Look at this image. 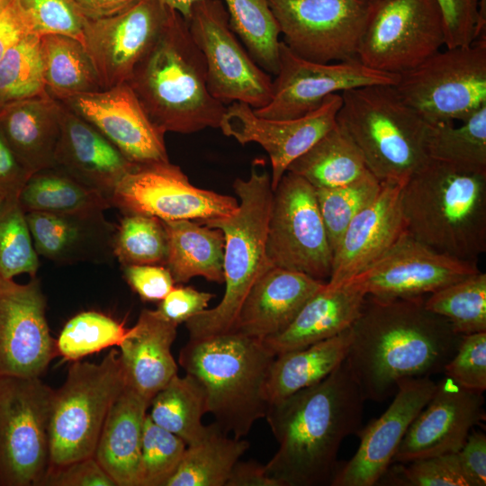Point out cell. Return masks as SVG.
Returning a JSON list of instances; mask_svg holds the SVG:
<instances>
[{
  "label": "cell",
  "mask_w": 486,
  "mask_h": 486,
  "mask_svg": "<svg viewBox=\"0 0 486 486\" xmlns=\"http://www.w3.org/2000/svg\"><path fill=\"white\" fill-rule=\"evenodd\" d=\"M461 122L428 124V158L464 171L486 172V104Z\"/></svg>",
  "instance_id": "obj_39"
},
{
  "label": "cell",
  "mask_w": 486,
  "mask_h": 486,
  "mask_svg": "<svg viewBox=\"0 0 486 486\" xmlns=\"http://www.w3.org/2000/svg\"><path fill=\"white\" fill-rule=\"evenodd\" d=\"M213 297L211 292L190 286H175L160 301L157 310L166 320L178 326L208 309Z\"/></svg>",
  "instance_id": "obj_54"
},
{
  "label": "cell",
  "mask_w": 486,
  "mask_h": 486,
  "mask_svg": "<svg viewBox=\"0 0 486 486\" xmlns=\"http://www.w3.org/2000/svg\"><path fill=\"white\" fill-rule=\"evenodd\" d=\"M124 275L130 288L144 302H160L176 284L169 270L158 265L127 266Z\"/></svg>",
  "instance_id": "obj_53"
},
{
  "label": "cell",
  "mask_w": 486,
  "mask_h": 486,
  "mask_svg": "<svg viewBox=\"0 0 486 486\" xmlns=\"http://www.w3.org/2000/svg\"><path fill=\"white\" fill-rule=\"evenodd\" d=\"M127 84L150 121L165 134L219 128L226 110L210 93L203 55L187 22L175 10Z\"/></svg>",
  "instance_id": "obj_3"
},
{
  "label": "cell",
  "mask_w": 486,
  "mask_h": 486,
  "mask_svg": "<svg viewBox=\"0 0 486 486\" xmlns=\"http://www.w3.org/2000/svg\"><path fill=\"white\" fill-rule=\"evenodd\" d=\"M364 400L345 359L318 383L268 405L278 448L266 473L280 486L330 484L341 443L361 429Z\"/></svg>",
  "instance_id": "obj_2"
},
{
  "label": "cell",
  "mask_w": 486,
  "mask_h": 486,
  "mask_svg": "<svg viewBox=\"0 0 486 486\" xmlns=\"http://www.w3.org/2000/svg\"><path fill=\"white\" fill-rule=\"evenodd\" d=\"M150 418L191 446L204 437L209 426L202 418L207 402L202 384L192 375H175L152 399Z\"/></svg>",
  "instance_id": "obj_38"
},
{
  "label": "cell",
  "mask_w": 486,
  "mask_h": 486,
  "mask_svg": "<svg viewBox=\"0 0 486 486\" xmlns=\"http://www.w3.org/2000/svg\"><path fill=\"white\" fill-rule=\"evenodd\" d=\"M480 271L476 262L437 252L407 231L349 281L380 300L425 296Z\"/></svg>",
  "instance_id": "obj_18"
},
{
  "label": "cell",
  "mask_w": 486,
  "mask_h": 486,
  "mask_svg": "<svg viewBox=\"0 0 486 486\" xmlns=\"http://www.w3.org/2000/svg\"><path fill=\"white\" fill-rule=\"evenodd\" d=\"M406 231L449 256L476 262L486 251V172L429 159L403 184Z\"/></svg>",
  "instance_id": "obj_4"
},
{
  "label": "cell",
  "mask_w": 486,
  "mask_h": 486,
  "mask_svg": "<svg viewBox=\"0 0 486 486\" xmlns=\"http://www.w3.org/2000/svg\"><path fill=\"white\" fill-rule=\"evenodd\" d=\"M187 24L203 55L207 86L214 98L225 106L241 102L259 109L269 104L273 79L240 45L220 0L195 4Z\"/></svg>",
  "instance_id": "obj_14"
},
{
  "label": "cell",
  "mask_w": 486,
  "mask_h": 486,
  "mask_svg": "<svg viewBox=\"0 0 486 486\" xmlns=\"http://www.w3.org/2000/svg\"><path fill=\"white\" fill-rule=\"evenodd\" d=\"M266 253L272 266L323 282L330 276L333 250L315 188L303 177L289 171L274 190Z\"/></svg>",
  "instance_id": "obj_11"
},
{
  "label": "cell",
  "mask_w": 486,
  "mask_h": 486,
  "mask_svg": "<svg viewBox=\"0 0 486 486\" xmlns=\"http://www.w3.org/2000/svg\"><path fill=\"white\" fill-rule=\"evenodd\" d=\"M110 203L124 214L162 220L204 221L229 216L238 207L235 197L194 186L169 161L136 164L117 184Z\"/></svg>",
  "instance_id": "obj_15"
},
{
  "label": "cell",
  "mask_w": 486,
  "mask_h": 486,
  "mask_svg": "<svg viewBox=\"0 0 486 486\" xmlns=\"http://www.w3.org/2000/svg\"><path fill=\"white\" fill-rule=\"evenodd\" d=\"M128 328L111 317L85 311L70 319L55 340L57 354L77 361L112 346H120Z\"/></svg>",
  "instance_id": "obj_45"
},
{
  "label": "cell",
  "mask_w": 486,
  "mask_h": 486,
  "mask_svg": "<svg viewBox=\"0 0 486 486\" xmlns=\"http://www.w3.org/2000/svg\"><path fill=\"white\" fill-rule=\"evenodd\" d=\"M398 77L399 75L372 69L358 58L332 63L312 62L295 55L281 40L271 101L253 110L267 119H295L317 109L331 94L373 85L394 86Z\"/></svg>",
  "instance_id": "obj_16"
},
{
  "label": "cell",
  "mask_w": 486,
  "mask_h": 486,
  "mask_svg": "<svg viewBox=\"0 0 486 486\" xmlns=\"http://www.w3.org/2000/svg\"><path fill=\"white\" fill-rule=\"evenodd\" d=\"M326 283L299 272L269 267L247 294L233 331L261 340L280 333Z\"/></svg>",
  "instance_id": "obj_27"
},
{
  "label": "cell",
  "mask_w": 486,
  "mask_h": 486,
  "mask_svg": "<svg viewBox=\"0 0 486 486\" xmlns=\"http://www.w3.org/2000/svg\"><path fill=\"white\" fill-rule=\"evenodd\" d=\"M442 12L446 47L467 46L478 36L481 0H436Z\"/></svg>",
  "instance_id": "obj_51"
},
{
  "label": "cell",
  "mask_w": 486,
  "mask_h": 486,
  "mask_svg": "<svg viewBox=\"0 0 486 486\" xmlns=\"http://www.w3.org/2000/svg\"><path fill=\"white\" fill-rule=\"evenodd\" d=\"M274 357L263 340L232 331L189 339L178 363L202 384L207 412L220 428L242 438L266 417V382Z\"/></svg>",
  "instance_id": "obj_5"
},
{
  "label": "cell",
  "mask_w": 486,
  "mask_h": 486,
  "mask_svg": "<svg viewBox=\"0 0 486 486\" xmlns=\"http://www.w3.org/2000/svg\"><path fill=\"white\" fill-rule=\"evenodd\" d=\"M60 104V130L53 167L110 202L117 184L136 164L128 160L89 122Z\"/></svg>",
  "instance_id": "obj_25"
},
{
  "label": "cell",
  "mask_w": 486,
  "mask_h": 486,
  "mask_svg": "<svg viewBox=\"0 0 486 486\" xmlns=\"http://www.w3.org/2000/svg\"><path fill=\"white\" fill-rule=\"evenodd\" d=\"M18 202L25 213L104 212L112 207L100 193L56 167L33 173L22 187Z\"/></svg>",
  "instance_id": "obj_37"
},
{
  "label": "cell",
  "mask_w": 486,
  "mask_h": 486,
  "mask_svg": "<svg viewBox=\"0 0 486 486\" xmlns=\"http://www.w3.org/2000/svg\"><path fill=\"white\" fill-rule=\"evenodd\" d=\"M125 385L120 353L114 348L98 364L75 361L52 397L49 469L94 456L107 414Z\"/></svg>",
  "instance_id": "obj_8"
},
{
  "label": "cell",
  "mask_w": 486,
  "mask_h": 486,
  "mask_svg": "<svg viewBox=\"0 0 486 486\" xmlns=\"http://www.w3.org/2000/svg\"><path fill=\"white\" fill-rule=\"evenodd\" d=\"M10 0H0V11L6 5Z\"/></svg>",
  "instance_id": "obj_61"
},
{
  "label": "cell",
  "mask_w": 486,
  "mask_h": 486,
  "mask_svg": "<svg viewBox=\"0 0 486 486\" xmlns=\"http://www.w3.org/2000/svg\"><path fill=\"white\" fill-rule=\"evenodd\" d=\"M47 93L58 101L103 89L83 43L61 34L40 36Z\"/></svg>",
  "instance_id": "obj_36"
},
{
  "label": "cell",
  "mask_w": 486,
  "mask_h": 486,
  "mask_svg": "<svg viewBox=\"0 0 486 486\" xmlns=\"http://www.w3.org/2000/svg\"><path fill=\"white\" fill-rule=\"evenodd\" d=\"M286 171L303 177L314 188L341 186L370 172L358 147L337 123Z\"/></svg>",
  "instance_id": "obj_34"
},
{
  "label": "cell",
  "mask_w": 486,
  "mask_h": 486,
  "mask_svg": "<svg viewBox=\"0 0 486 486\" xmlns=\"http://www.w3.org/2000/svg\"><path fill=\"white\" fill-rule=\"evenodd\" d=\"M49 94L44 81L40 36L29 33L0 59V110L15 102Z\"/></svg>",
  "instance_id": "obj_42"
},
{
  "label": "cell",
  "mask_w": 486,
  "mask_h": 486,
  "mask_svg": "<svg viewBox=\"0 0 486 486\" xmlns=\"http://www.w3.org/2000/svg\"><path fill=\"white\" fill-rule=\"evenodd\" d=\"M350 331L346 361L364 400L377 402L394 395L404 380L443 372L463 338L426 308L425 296L366 295Z\"/></svg>",
  "instance_id": "obj_1"
},
{
  "label": "cell",
  "mask_w": 486,
  "mask_h": 486,
  "mask_svg": "<svg viewBox=\"0 0 486 486\" xmlns=\"http://www.w3.org/2000/svg\"><path fill=\"white\" fill-rule=\"evenodd\" d=\"M113 254L123 266H165L166 237L162 220L143 214H124L115 230Z\"/></svg>",
  "instance_id": "obj_44"
},
{
  "label": "cell",
  "mask_w": 486,
  "mask_h": 486,
  "mask_svg": "<svg viewBox=\"0 0 486 486\" xmlns=\"http://www.w3.org/2000/svg\"><path fill=\"white\" fill-rule=\"evenodd\" d=\"M4 199L0 196V208L2 207L3 203H4Z\"/></svg>",
  "instance_id": "obj_62"
},
{
  "label": "cell",
  "mask_w": 486,
  "mask_h": 486,
  "mask_svg": "<svg viewBox=\"0 0 486 486\" xmlns=\"http://www.w3.org/2000/svg\"><path fill=\"white\" fill-rule=\"evenodd\" d=\"M402 185L382 183L376 198L350 221L333 252L327 287L336 288L354 278L406 232L400 204Z\"/></svg>",
  "instance_id": "obj_24"
},
{
  "label": "cell",
  "mask_w": 486,
  "mask_h": 486,
  "mask_svg": "<svg viewBox=\"0 0 486 486\" xmlns=\"http://www.w3.org/2000/svg\"><path fill=\"white\" fill-rule=\"evenodd\" d=\"M341 104V94H331L317 109L303 116L276 120L260 117L248 104L234 102L226 106L219 128L241 145L255 142L266 151L274 190L290 164L336 125Z\"/></svg>",
  "instance_id": "obj_20"
},
{
  "label": "cell",
  "mask_w": 486,
  "mask_h": 486,
  "mask_svg": "<svg viewBox=\"0 0 486 486\" xmlns=\"http://www.w3.org/2000/svg\"><path fill=\"white\" fill-rule=\"evenodd\" d=\"M483 405V392L463 388L445 376L410 425L392 462L457 453L473 426L484 418Z\"/></svg>",
  "instance_id": "obj_22"
},
{
  "label": "cell",
  "mask_w": 486,
  "mask_h": 486,
  "mask_svg": "<svg viewBox=\"0 0 486 486\" xmlns=\"http://www.w3.org/2000/svg\"><path fill=\"white\" fill-rule=\"evenodd\" d=\"M436 382L430 377L400 382L386 411L358 431L355 455L336 472L332 486H373L389 469L410 425L431 399Z\"/></svg>",
  "instance_id": "obj_23"
},
{
  "label": "cell",
  "mask_w": 486,
  "mask_h": 486,
  "mask_svg": "<svg viewBox=\"0 0 486 486\" xmlns=\"http://www.w3.org/2000/svg\"><path fill=\"white\" fill-rule=\"evenodd\" d=\"M382 183L368 172L349 184L315 188L319 210L334 252L354 217L378 195Z\"/></svg>",
  "instance_id": "obj_43"
},
{
  "label": "cell",
  "mask_w": 486,
  "mask_h": 486,
  "mask_svg": "<svg viewBox=\"0 0 486 486\" xmlns=\"http://www.w3.org/2000/svg\"><path fill=\"white\" fill-rule=\"evenodd\" d=\"M393 86L428 124L464 121L486 104V38L439 50Z\"/></svg>",
  "instance_id": "obj_9"
},
{
  "label": "cell",
  "mask_w": 486,
  "mask_h": 486,
  "mask_svg": "<svg viewBox=\"0 0 486 486\" xmlns=\"http://www.w3.org/2000/svg\"><path fill=\"white\" fill-rule=\"evenodd\" d=\"M233 189L238 207L230 215L200 221L220 230L224 235L223 274L225 292L221 301L185 322L189 339H200L232 332L239 309L258 277L272 266L266 242L274 190L271 178L253 163L248 179L237 178Z\"/></svg>",
  "instance_id": "obj_6"
},
{
  "label": "cell",
  "mask_w": 486,
  "mask_h": 486,
  "mask_svg": "<svg viewBox=\"0 0 486 486\" xmlns=\"http://www.w3.org/2000/svg\"><path fill=\"white\" fill-rule=\"evenodd\" d=\"M35 276L27 284L0 275V377H40L57 355Z\"/></svg>",
  "instance_id": "obj_19"
},
{
  "label": "cell",
  "mask_w": 486,
  "mask_h": 486,
  "mask_svg": "<svg viewBox=\"0 0 486 486\" xmlns=\"http://www.w3.org/2000/svg\"><path fill=\"white\" fill-rule=\"evenodd\" d=\"M283 42L318 63L357 58L362 37L379 0H267Z\"/></svg>",
  "instance_id": "obj_12"
},
{
  "label": "cell",
  "mask_w": 486,
  "mask_h": 486,
  "mask_svg": "<svg viewBox=\"0 0 486 486\" xmlns=\"http://www.w3.org/2000/svg\"><path fill=\"white\" fill-rule=\"evenodd\" d=\"M230 26L244 43L254 61L274 76L279 68L277 21L267 0H224Z\"/></svg>",
  "instance_id": "obj_40"
},
{
  "label": "cell",
  "mask_w": 486,
  "mask_h": 486,
  "mask_svg": "<svg viewBox=\"0 0 486 486\" xmlns=\"http://www.w3.org/2000/svg\"><path fill=\"white\" fill-rule=\"evenodd\" d=\"M41 486H116L94 456L49 469Z\"/></svg>",
  "instance_id": "obj_52"
},
{
  "label": "cell",
  "mask_w": 486,
  "mask_h": 486,
  "mask_svg": "<svg viewBox=\"0 0 486 486\" xmlns=\"http://www.w3.org/2000/svg\"><path fill=\"white\" fill-rule=\"evenodd\" d=\"M173 9L159 0H139L102 19H86L83 45L103 89L127 83L136 65L156 42Z\"/></svg>",
  "instance_id": "obj_17"
},
{
  "label": "cell",
  "mask_w": 486,
  "mask_h": 486,
  "mask_svg": "<svg viewBox=\"0 0 486 486\" xmlns=\"http://www.w3.org/2000/svg\"><path fill=\"white\" fill-rule=\"evenodd\" d=\"M336 122L360 149L381 183L404 184L428 160V124L393 86L373 85L341 93Z\"/></svg>",
  "instance_id": "obj_7"
},
{
  "label": "cell",
  "mask_w": 486,
  "mask_h": 486,
  "mask_svg": "<svg viewBox=\"0 0 486 486\" xmlns=\"http://www.w3.org/2000/svg\"><path fill=\"white\" fill-rule=\"evenodd\" d=\"M31 176L0 132V196L4 200L18 199Z\"/></svg>",
  "instance_id": "obj_56"
},
{
  "label": "cell",
  "mask_w": 486,
  "mask_h": 486,
  "mask_svg": "<svg viewBox=\"0 0 486 486\" xmlns=\"http://www.w3.org/2000/svg\"><path fill=\"white\" fill-rule=\"evenodd\" d=\"M26 221L38 255L58 263L107 262L114 257L116 227L104 212H30Z\"/></svg>",
  "instance_id": "obj_26"
},
{
  "label": "cell",
  "mask_w": 486,
  "mask_h": 486,
  "mask_svg": "<svg viewBox=\"0 0 486 486\" xmlns=\"http://www.w3.org/2000/svg\"><path fill=\"white\" fill-rule=\"evenodd\" d=\"M350 340L348 328L307 347L276 356L266 382L268 405L326 378L346 359Z\"/></svg>",
  "instance_id": "obj_33"
},
{
  "label": "cell",
  "mask_w": 486,
  "mask_h": 486,
  "mask_svg": "<svg viewBox=\"0 0 486 486\" xmlns=\"http://www.w3.org/2000/svg\"><path fill=\"white\" fill-rule=\"evenodd\" d=\"M425 306L462 336L486 332V274L479 271L430 293Z\"/></svg>",
  "instance_id": "obj_41"
},
{
  "label": "cell",
  "mask_w": 486,
  "mask_h": 486,
  "mask_svg": "<svg viewBox=\"0 0 486 486\" xmlns=\"http://www.w3.org/2000/svg\"><path fill=\"white\" fill-rule=\"evenodd\" d=\"M61 104L50 94L13 103L0 110V132L31 174L53 167Z\"/></svg>",
  "instance_id": "obj_30"
},
{
  "label": "cell",
  "mask_w": 486,
  "mask_h": 486,
  "mask_svg": "<svg viewBox=\"0 0 486 486\" xmlns=\"http://www.w3.org/2000/svg\"><path fill=\"white\" fill-rule=\"evenodd\" d=\"M366 295L365 291L352 281L336 288L325 284L306 302L283 331L263 342L276 356L335 337L351 328Z\"/></svg>",
  "instance_id": "obj_29"
},
{
  "label": "cell",
  "mask_w": 486,
  "mask_h": 486,
  "mask_svg": "<svg viewBox=\"0 0 486 486\" xmlns=\"http://www.w3.org/2000/svg\"><path fill=\"white\" fill-rule=\"evenodd\" d=\"M446 46L445 24L436 0H379L360 41L366 67L400 75Z\"/></svg>",
  "instance_id": "obj_13"
},
{
  "label": "cell",
  "mask_w": 486,
  "mask_h": 486,
  "mask_svg": "<svg viewBox=\"0 0 486 486\" xmlns=\"http://www.w3.org/2000/svg\"><path fill=\"white\" fill-rule=\"evenodd\" d=\"M32 33L15 3L10 0L0 11V59L16 42Z\"/></svg>",
  "instance_id": "obj_57"
},
{
  "label": "cell",
  "mask_w": 486,
  "mask_h": 486,
  "mask_svg": "<svg viewBox=\"0 0 486 486\" xmlns=\"http://www.w3.org/2000/svg\"><path fill=\"white\" fill-rule=\"evenodd\" d=\"M53 393L40 377H0V486H41Z\"/></svg>",
  "instance_id": "obj_10"
},
{
  "label": "cell",
  "mask_w": 486,
  "mask_h": 486,
  "mask_svg": "<svg viewBox=\"0 0 486 486\" xmlns=\"http://www.w3.org/2000/svg\"><path fill=\"white\" fill-rule=\"evenodd\" d=\"M392 484L407 486H470L457 454H446L399 463L390 472Z\"/></svg>",
  "instance_id": "obj_49"
},
{
  "label": "cell",
  "mask_w": 486,
  "mask_h": 486,
  "mask_svg": "<svg viewBox=\"0 0 486 486\" xmlns=\"http://www.w3.org/2000/svg\"><path fill=\"white\" fill-rule=\"evenodd\" d=\"M176 328L158 310L144 309L119 346L126 385L149 403L177 374L178 367L171 351Z\"/></svg>",
  "instance_id": "obj_28"
},
{
  "label": "cell",
  "mask_w": 486,
  "mask_h": 486,
  "mask_svg": "<svg viewBox=\"0 0 486 486\" xmlns=\"http://www.w3.org/2000/svg\"><path fill=\"white\" fill-rule=\"evenodd\" d=\"M39 267L38 254L18 199L4 200L0 208V275L14 278Z\"/></svg>",
  "instance_id": "obj_46"
},
{
  "label": "cell",
  "mask_w": 486,
  "mask_h": 486,
  "mask_svg": "<svg viewBox=\"0 0 486 486\" xmlns=\"http://www.w3.org/2000/svg\"><path fill=\"white\" fill-rule=\"evenodd\" d=\"M226 486H280L266 471L265 465L255 461H238Z\"/></svg>",
  "instance_id": "obj_58"
},
{
  "label": "cell",
  "mask_w": 486,
  "mask_h": 486,
  "mask_svg": "<svg viewBox=\"0 0 486 486\" xmlns=\"http://www.w3.org/2000/svg\"><path fill=\"white\" fill-rule=\"evenodd\" d=\"M186 444L157 425L147 413L142 433L138 486H165L176 471Z\"/></svg>",
  "instance_id": "obj_47"
},
{
  "label": "cell",
  "mask_w": 486,
  "mask_h": 486,
  "mask_svg": "<svg viewBox=\"0 0 486 486\" xmlns=\"http://www.w3.org/2000/svg\"><path fill=\"white\" fill-rule=\"evenodd\" d=\"M59 102L94 126L130 162L169 161L165 133L153 124L127 83Z\"/></svg>",
  "instance_id": "obj_21"
},
{
  "label": "cell",
  "mask_w": 486,
  "mask_h": 486,
  "mask_svg": "<svg viewBox=\"0 0 486 486\" xmlns=\"http://www.w3.org/2000/svg\"><path fill=\"white\" fill-rule=\"evenodd\" d=\"M248 448V441L229 437L214 422L202 439L186 446L165 486H226L234 465Z\"/></svg>",
  "instance_id": "obj_35"
},
{
  "label": "cell",
  "mask_w": 486,
  "mask_h": 486,
  "mask_svg": "<svg viewBox=\"0 0 486 486\" xmlns=\"http://www.w3.org/2000/svg\"><path fill=\"white\" fill-rule=\"evenodd\" d=\"M149 405L125 385L107 414L94 457L116 486H138L143 426Z\"/></svg>",
  "instance_id": "obj_31"
},
{
  "label": "cell",
  "mask_w": 486,
  "mask_h": 486,
  "mask_svg": "<svg viewBox=\"0 0 486 486\" xmlns=\"http://www.w3.org/2000/svg\"><path fill=\"white\" fill-rule=\"evenodd\" d=\"M162 223L166 237L165 266L175 283H186L195 276L224 283L225 239L220 230L193 220H162Z\"/></svg>",
  "instance_id": "obj_32"
},
{
  "label": "cell",
  "mask_w": 486,
  "mask_h": 486,
  "mask_svg": "<svg viewBox=\"0 0 486 486\" xmlns=\"http://www.w3.org/2000/svg\"><path fill=\"white\" fill-rule=\"evenodd\" d=\"M443 372L463 388L483 392L486 390V332L463 336Z\"/></svg>",
  "instance_id": "obj_50"
},
{
  "label": "cell",
  "mask_w": 486,
  "mask_h": 486,
  "mask_svg": "<svg viewBox=\"0 0 486 486\" xmlns=\"http://www.w3.org/2000/svg\"><path fill=\"white\" fill-rule=\"evenodd\" d=\"M166 6L178 12L187 22L191 16L193 7L202 0H159Z\"/></svg>",
  "instance_id": "obj_60"
},
{
  "label": "cell",
  "mask_w": 486,
  "mask_h": 486,
  "mask_svg": "<svg viewBox=\"0 0 486 486\" xmlns=\"http://www.w3.org/2000/svg\"><path fill=\"white\" fill-rule=\"evenodd\" d=\"M30 32L39 36L61 34L83 43L86 18L74 0H14Z\"/></svg>",
  "instance_id": "obj_48"
},
{
  "label": "cell",
  "mask_w": 486,
  "mask_h": 486,
  "mask_svg": "<svg viewBox=\"0 0 486 486\" xmlns=\"http://www.w3.org/2000/svg\"><path fill=\"white\" fill-rule=\"evenodd\" d=\"M470 486L486 484V436L481 431L469 434L463 447L456 453Z\"/></svg>",
  "instance_id": "obj_55"
},
{
  "label": "cell",
  "mask_w": 486,
  "mask_h": 486,
  "mask_svg": "<svg viewBox=\"0 0 486 486\" xmlns=\"http://www.w3.org/2000/svg\"><path fill=\"white\" fill-rule=\"evenodd\" d=\"M139 0H74L82 14L90 20L115 15Z\"/></svg>",
  "instance_id": "obj_59"
}]
</instances>
